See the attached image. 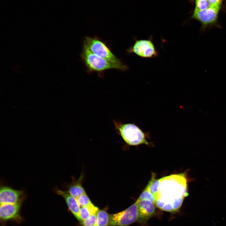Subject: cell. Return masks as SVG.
<instances>
[{
	"label": "cell",
	"mask_w": 226,
	"mask_h": 226,
	"mask_svg": "<svg viewBox=\"0 0 226 226\" xmlns=\"http://www.w3.org/2000/svg\"><path fill=\"white\" fill-rule=\"evenodd\" d=\"M160 179L155 197V206L165 211H178L188 195L186 173L172 174Z\"/></svg>",
	"instance_id": "6da1fadb"
},
{
	"label": "cell",
	"mask_w": 226,
	"mask_h": 226,
	"mask_svg": "<svg viewBox=\"0 0 226 226\" xmlns=\"http://www.w3.org/2000/svg\"><path fill=\"white\" fill-rule=\"evenodd\" d=\"M113 122L116 133L128 145H151V143L147 140L149 137L150 133L143 132L134 123H125L115 120H113Z\"/></svg>",
	"instance_id": "7a4b0ae2"
},
{
	"label": "cell",
	"mask_w": 226,
	"mask_h": 226,
	"mask_svg": "<svg viewBox=\"0 0 226 226\" xmlns=\"http://www.w3.org/2000/svg\"><path fill=\"white\" fill-rule=\"evenodd\" d=\"M80 57L88 73L96 72L100 77L107 70L116 69L123 71L128 68V66L125 64H116L94 54L83 45Z\"/></svg>",
	"instance_id": "3957f363"
},
{
	"label": "cell",
	"mask_w": 226,
	"mask_h": 226,
	"mask_svg": "<svg viewBox=\"0 0 226 226\" xmlns=\"http://www.w3.org/2000/svg\"><path fill=\"white\" fill-rule=\"evenodd\" d=\"M83 45L94 54L113 63L121 65L124 64L113 53L105 41L96 36H86Z\"/></svg>",
	"instance_id": "277c9868"
},
{
	"label": "cell",
	"mask_w": 226,
	"mask_h": 226,
	"mask_svg": "<svg viewBox=\"0 0 226 226\" xmlns=\"http://www.w3.org/2000/svg\"><path fill=\"white\" fill-rule=\"evenodd\" d=\"M138 206L136 201L126 209L117 213L109 214L108 226H127L137 220Z\"/></svg>",
	"instance_id": "5b68a950"
},
{
	"label": "cell",
	"mask_w": 226,
	"mask_h": 226,
	"mask_svg": "<svg viewBox=\"0 0 226 226\" xmlns=\"http://www.w3.org/2000/svg\"><path fill=\"white\" fill-rule=\"evenodd\" d=\"M126 51L144 58H153L158 55L152 37L148 39L136 40L133 45L128 48Z\"/></svg>",
	"instance_id": "8992f818"
},
{
	"label": "cell",
	"mask_w": 226,
	"mask_h": 226,
	"mask_svg": "<svg viewBox=\"0 0 226 226\" xmlns=\"http://www.w3.org/2000/svg\"><path fill=\"white\" fill-rule=\"evenodd\" d=\"M221 6L211 5L204 10L195 9L191 18L199 21L201 24V30L205 31L210 26L217 23L218 12Z\"/></svg>",
	"instance_id": "52a82bcc"
},
{
	"label": "cell",
	"mask_w": 226,
	"mask_h": 226,
	"mask_svg": "<svg viewBox=\"0 0 226 226\" xmlns=\"http://www.w3.org/2000/svg\"><path fill=\"white\" fill-rule=\"evenodd\" d=\"M21 202L16 204H1L0 207V217L3 221L9 220L20 221L19 215Z\"/></svg>",
	"instance_id": "ba28073f"
},
{
	"label": "cell",
	"mask_w": 226,
	"mask_h": 226,
	"mask_svg": "<svg viewBox=\"0 0 226 226\" xmlns=\"http://www.w3.org/2000/svg\"><path fill=\"white\" fill-rule=\"evenodd\" d=\"M136 201L138 206L137 221L145 223L154 214L156 206L153 203L148 200L137 199Z\"/></svg>",
	"instance_id": "9c48e42d"
},
{
	"label": "cell",
	"mask_w": 226,
	"mask_h": 226,
	"mask_svg": "<svg viewBox=\"0 0 226 226\" xmlns=\"http://www.w3.org/2000/svg\"><path fill=\"white\" fill-rule=\"evenodd\" d=\"M23 193L22 191L3 186L0 190V204H16L21 202Z\"/></svg>",
	"instance_id": "30bf717a"
},
{
	"label": "cell",
	"mask_w": 226,
	"mask_h": 226,
	"mask_svg": "<svg viewBox=\"0 0 226 226\" xmlns=\"http://www.w3.org/2000/svg\"><path fill=\"white\" fill-rule=\"evenodd\" d=\"M56 193L62 196L65 200L68 209L79 221L80 207L76 198L72 196L67 191L57 189Z\"/></svg>",
	"instance_id": "8fae6325"
},
{
	"label": "cell",
	"mask_w": 226,
	"mask_h": 226,
	"mask_svg": "<svg viewBox=\"0 0 226 226\" xmlns=\"http://www.w3.org/2000/svg\"><path fill=\"white\" fill-rule=\"evenodd\" d=\"M83 178V175L82 174L78 180L73 181L68 187L67 191L76 198L86 193L82 185Z\"/></svg>",
	"instance_id": "7c38bea8"
},
{
	"label": "cell",
	"mask_w": 226,
	"mask_h": 226,
	"mask_svg": "<svg viewBox=\"0 0 226 226\" xmlns=\"http://www.w3.org/2000/svg\"><path fill=\"white\" fill-rule=\"evenodd\" d=\"M99 209L94 204L87 207H80L79 213L80 222L87 218L97 213Z\"/></svg>",
	"instance_id": "4fadbf2b"
},
{
	"label": "cell",
	"mask_w": 226,
	"mask_h": 226,
	"mask_svg": "<svg viewBox=\"0 0 226 226\" xmlns=\"http://www.w3.org/2000/svg\"><path fill=\"white\" fill-rule=\"evenodd\" d=\"M109 215L105 209L99 210L97 214L96 226H108Z\"/></svg>",
	"instance_id": "5bb4252c"
},
{
	"label": "cell",
	"mask_w": 226,
	"mask_h": 226,
	"mask_svg": "<svg viewBox=\"0 0 226 226\" xmlns=\"http://www.w3.org/2000/svg\"><path fill=\"white\" fill-rule=\"evenodd\" d=\"M137 199L139 200H148L151 202L155 204V197L146 187L140 194Z\"/></svg>",
	"instance_id": "9a60e30c"
},
{
	"label": "cell",
	"mask_w": 226,
	"mask_h": 226,
	"mask_svg": "<svg viewBox=\"0 0 226 226\" xmlns=\"http://www.w3.org/2000/svg\"><path fill=\"white\" fill-rule=\"evenodd\" d=\"M77 198L81 207H87L93 205L86 193L80 195Z\"/></svg>",
	"instance_id": "2e32d148"
},
{
	"label": "cell",
	"mask_w": 226,
	"mask_h": 226,
	"mask_svg": "<svg viewBox=\"0 0 226 226\" xmlns=\"http://www.w3.org/2000/svg\"><path fill=\"white\" fill-rule=\"evenodd\" d=\"M97 213L80 222L82 226H96Z\"/></svg>",
	"instance_id": "e0dca14e"
},
{
	"label": "cell",
	"mask_w": 226,
	"mask_h": 226,
	"mask_svg": "<svg viewBox=\"0 0 226 226\" xmlns=\"http://www.w3.org/2000/svg\"><path fill=\"white\" fill-rule=\"evenodd\" d=\"M195 10L201 11L209 8L211 4L208 0H196Z\"/></svg>",
	"instance_id": "ac0fdd59"
},
{
	"label": "cell",
	"mask_w": 226,
	"mask_h": 226,
	"mask_svg": "<svg viewBox=\"0 0 226 226\" xmlns=\"http://www.w3.org/2000/svg\"><path fill=\"white\" fill-rule=\"evenodd\" d=\"M211 5L221 6L222 0H208Z\"/></svg>",
	"instance_id": "d6986e66"
},
{
	"label": "cell",
	"mask_w": 226,
	"mask_h": 226,
	"mask_svg": "<svg viewBox=\"0 0 226 226\" xmlns=\"http://www.w3.org/2000/svg\"></svg>",
	"instance_id": "ffe728a7"
}]
</instances>
